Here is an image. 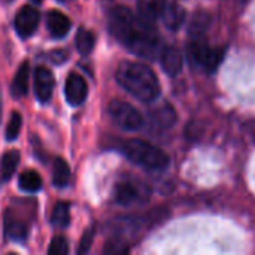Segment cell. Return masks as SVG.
I'll return each instance as SVG.
<instances>
[{"label": "cell", "instance_id": "1", "mask_svg": "<svg viewBox=\"0 0 255 255\" xmlns=\"http://www.w3.org/2000/svg\"><path fill=\"white\" fill-rule=\"evenodd\" d=\"M108 22L111 33L133 54L152 60L160 52V36L154 22L134 15L128 7H112Z\"/></svg>", "mask_w": 255, "mask_h": 255}, {"label": "cell", "instance_id": "2", "mask_svg": "<svg viewBox=\"0 0 255 255\" xmlns=\"http://www.w3.org/2000/svg\"><path fill=\"white\" fill-rule=\"evenodd\" d=\"M117 82L133 97L143 103H151L161 93L160 81L155 72L139 61H123L117 69Z\"/></svg>", "mask_w": 255, "mask_h": 255}, {"label": "cell", "instance_id": "3", "mask_svg": "<svg viewBox=\"0 0 255 255\" xmlns=\"http://www.w3.org/2000/svg\"><path fill=\"white\" fill-rule=\"evenodd\" d=\"M121 151L131 163L151 172L164 170L170 164V158L163 149L142 139H128L123 142Z\"/></svg>", "mask_w": 255, "mask_h": 255}, {"label": "cell", "instance_id": "4", "mask_svg": "<svg viewBox=\"0 0 255 255\" xmlns=\"http://www.w3.org/2000/svg\"><path fill=\"white\" fill-rule=\"evenodd\" d=\"M187 51H188V60L194 66L203 69L208 73H212L220 67L226 54L224 48L211 46L209 43H206L203 39H199V37L190 42Z\"/></svg>", "mask_w": 255, "mask_h": 255}, {"label": "cell", "instance_id": "5", "mask_svg": "<svg viewBox=\"0 0 255 255\" xmlns=\"http://www.w3.org/2000/svg\"><path fill=\"white\" fill-rule=\"evenodd\" d=\"M108 112L112 121L126 131H137L143 127V117L127 102L112 100L108 106Z\"/></svg>", "mask_w": 255, "mask_h": 255}, {"label": "cell", "instance_id": "6", "mask_svg": "<svg viewBox=\"0 0 255 255\" xmlns=\"http://www.w3.org/2000/svg\"><path fill=\"white\" fill-rule=\"evenodd\" d=\"M149 188L136 179L120 181L114 190V200L120 206H133L145 203L149 199Z\"/></svg>", "mask_w": 255, "mask_h": 255}, {"label": "cell", "instance_id": "7", "mask_svg": "<svg viewBox=\"0 0 255 255\" xmlns=\"http://www.w3.org/2000/svg\"><path fill=\"white\" fill-rule=\"evenodd\" d=\"M39 19H40V13L34 6H31V4L22 6L16 12L15 21H13V25H15V30H16L18 36L22 37V39H27V37L33 36V33L37 30Z\"/></svg>", "mask_w": 255, "mask_h": 255}, {"label": "cell", "instance_id": "8", "mask_svg": "<svg viewBox=\"0 0 255 255\" xmlns=\"http://www.w3.org/2000/svg\"><path fill=\"white\" fill-rule=\"evenodd\" d=\"M64 96L69 105L72 106L82 105L88 96V87L84 76L78 73H70L64 84Z\"/></svg>", "mask_w": 255, "mask_h": 255}, {"label": "cell", "instance_id": "9", "mask_svg": "<svg viewBox=\"0 0 255 255\" xmlns=\"http://www.w3.org/2000/svg\"><path fill=\"white\" fill-rule=\"evenodd\" d=\"M54 85H55V81H54L52 73L43 66L36 67V70H34V94L40 103H46L51 100L52 93H54Z\"/></svg>", "mask_w": 255, "mask_h": 255}, {"label": "cell", "instance_id": "10", "mask_svg": "<svg viewBox=\"0 0 255 255\" xmlns=\"http://www.w3.org/2000/svg\"><path fill=\"white\" fill-rule=\"evenodd\" d=\"M160 61L163 66V70L169 75V76H176L184 66V55L182 52L176 48V46H164L160 51Z\"/></svg>", "mask_w": 255, "mask_h": 255}, {"label": "cell", "instance_id": "11", "mask_svg": "<svg viewBox=\"0 0 255 255\" xmlns=\"http://www.w3.org/2000/svg\"><path fill=\"white\" fill-rule=\"evenodd\" d=\"M70 27H72V22H70L69 16L64 15L63 12L52 9L46 13V28H48L51 37H54V39L64 37L70 31Z\"/></svg>", "mask_w": 255, "mask_h": 255}, {"label": "cell", "instance_id": "12", "mask_svg": "<svg viewBox=\"0 0 255 255\" xmlns=\"http://www.w3.org/2000/svg\"><path fill=\"white\" fill-rule=\"evenodd\" d=\"M160 18L169 30H178L185 21V9L178 1H167Z\"/></svg>", "mask_w": 255, "mask_h": 255}, {"label": "cell", "instance_id": "13", "mask_svg": "<svg viewBox=\"0 0 255 255\" xmlns=\"http://www.w3.org/2000/svg\"><path fill=\"white\" fill-rule=\"evenodd\" d=\"M28 79H30V66L28 61L21 63L19 69L15 73V78L10 84V93L13 97L21 99L28 91Z\"/></svg>", "mask_w": 255, "mask_h": 255}, {"label": "cell", "instance_id": "14", "mask_svg": "<svg viewBox=\"0 0 255 255\" xmlns=\"http://www.w3.org/2000/svg\"><path fill=\"white\" fill-rule=\"evenodd\" d=\"M149 117H151L152 124L160 127V128H169V127H172L176 123V112L167 103L160 105L155 109H152Z\"/></svg>", "mask_w": 255, "mask_h": 255}, {"label": "cell", "instance_id": "15", "mask_svg": "<svg viewBox=\"0 0 255 255\" xmlns=\"http://www.w3.org/2000/svg\"><path fill=\"white\" fill-rule=\"evenodd\" d=\"M167 0H139V15L151 22L161 16Z\"/></svg>", "mask_w": 255, "mask_h": 255}, {"label": "cell", "instance_id": "16", "mask_svg": "<svg viewBox=\"0 0 255 255\" xmlns=\"http://www.w3.org/2000/svg\"><path fill=\"white\" fill-rule=\"evenodd\" d=\"M18 164H19V152L16 149L4 152L0 163V181L1 182L9 181L13 176Z\"/></svg>", "mask_w": 255, "mask_h": 255}, {"label": "cell", "instance_id": "17", "mask_svg": "<svg viewBox=\"0 0 255 255\" xmlns=\"http://www.w3.org/2000/svg\"><path fill=\"white\" fill-rule=\"evenodd\" d=\"M18 185L22 191H27V193H36L42 188V176L33 170V169H28L25 172H22L19 175V179H18Z\"/></svg>", "mask_w": 255, "mask_h": 255}, {"label": "cell", "instance_id": "18", "mask_svg": "<svg viewBox=\"0 0 255 255\" xmlns=\"http://www.w3.org/2000/svg\"><path fill=\"white\" fill-rule=\"evenodd\" d=\"M51 224L57 229H66L70 224V205L67 202H58L51 214Z\"/></svg>", "mask_w": 255, "mask_h": 255}, {"label": "cell", "instance_id": "19", "mask_svg": "<svg viewBox=\"0 0 255 255\" xmlns=\"http://www.w3.org/2000/svg\"><path fill=\"white\" fill-rule=\"evenodd\" d=\"M70 181V167L63 158H55L52 166V182L55 187H66Z\"/></svg>", "mask_w": 255, "mask_h": 255}, {"label": "cell", "instance_id": "20", "mask_svg": "<svg viewBox=\"0 0 255 255\" xmlns=\"http://www.w3.org/2000/svg\"><path fill=\"white\" fill-rule=\"evenodd\" d=\"M4 230H6V235H7L12 241L24 242L25 238H27V227L24 226V223H21V221H18V220H15V218H7V217H6Z\"/></svg>", "mask_w": 255, "mask_h": 255}, {"label": "cell", "instance_id": "21", "mask_svg": "<svg viewBox=\"0 0 255 255\" xmlns=\"http://www.w3.org/2000/svg\"><path fill=\"white\" fill-rule=\"evenodd\" d=\"M96 45V36L87 28H81L76 34V48L82 55H88Z\"/></svg>", "mask_w": 255, "mask_h": 255}, {"label": "cell", "instance_id": "22", "mask_svg": "<svg viewBox=\"0 0 255 255\" xmlns=\"http://www.w3.org/2000/svg\"><path fill=\"white\" fill-rule=\"evenodd\" d=\"M21 126H22V118H21L19 112L13 111L10 118H9V123L6 126V139L7 140H15L18 137V134H19Z\"/></svg>", "mask_w": 255, "mask_h": 255}, {"label": "cell", "instance_id": "23", "mask_svg": "<svg viewBox=\"0 0 255 255\" xmlns=\"http://www.w3.org/2000/svg\"><path fill=\"white\" fill-rule=\"evenodd\" d=\"M69 253V245L67 241L63 236H57L51 241V245L48 248L49 255H66Z\"/></svg>", "mask_w": 255, "mask_h": 255}, {"label": "cell", "instance_id": "24", "mask_svg": "<svg viewBox=\"0 0 255 255\" xmlns=\"http://www.w3.org/2000/svg\"><path fill=\"white\" fill-rule=\"evenodd\" d=\"M209 24V15L208 13H196L191 22V33L199 36L205 31V28Z\"/></svg>", "mask_w": 255, "mask_h": 255}, {"label": "cell", "instance_id": "25", "mask_svg": "<svg viewBox=\"0 0 255 255\" xmlns=\"http://www.w3.org/2000/svg\"><path fill=\"white\" fill-rule=\"evenodd\" d=\"M93 239H94V230L93 229H88L87 232H84V236H82L79 248H78V254H87L91 248Z\"/></svg>", "mask_w": 255, "mask_h": 255}, {"label": "cell", "instance_id": "26", "mask_svg": "<svg viewBox=\"0 0 255 255\" xmlns=\"http://www.w3.org/2000/svg\"><path fill=\"white\" fill-rule=\"evenodd\" d=\"M31 1H34V3H42L43 0H31Z\"/></svg>", "mask_w": 255, "mask_h": 255}]
</instances>
